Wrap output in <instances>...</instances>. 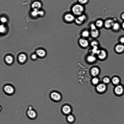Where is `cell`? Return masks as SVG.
I'll use <instances>...</instances> for the list:
<instances>
[{
    "instance_id": "6da1fadb",
    "label": "cell",
    "mask_w": 124,
    "mask_h": 124,
    "mask_svg": "<svg viewBox=\"0 0 124 124\" xmlns=\"http://www.w3.org/2000/svg\"><path fill=\"white\" fill-rule=\"evenodd\" d=\"M16 91L14 85L10 82H6L2 85L1 89V93L3 96L10 97L14 95Z\"/></svg>"
},
{
    "instance_id": "7a4b0ae2",
    "label": "cell",
    "mask_w": 124,
    "mask_h": 124,
    "mask_svg": "<svg viewBox=\"0 0 124 124\" xmlns=\"http://www.w3.org/2000/svg\"><path fill=\"white\" fill-rule=\"evenodd\" d=\"M26 115L27 118L31 120H34L38 117V113L33 106L29 105L27 107L25 111Z\"/></svg>"
},
{
    "instance_id": "3957f363",
    "label": "cell",
    "mask_w": 124,
    "mask_h": 124,
    "mask_svg": "<svg viewBox=\"0 0 124 124\" xmlns=\"http://www.w3.org/2000/svg\"><path fill=\"white\" fill-rule=\"evenodd\" d=\"M84 10V7L81 5L77 4L72 7V11L75 15L80 16L82 14Z\"/></svg>"
},
{
    "instance_id": "277c9868",
    "label": "cell",
    "mask_w": 124,
    "mask_h": 124,
    "mask_svg": "<svg viewBox=\"0 0 124 124\" xmlns=\"http://www.w3.org/2000/svg\"><path fill=\"white\" fill-rule=\"evenodd\" d=\"M49 96L53 100L57 101L60 100L61 96L60 95L56 92H52L49 94Z\"/></svg>"
},
{
    "instance_id": "5b68a950",
    "label": "cell",
    "mask_w": 124,
    "mask_h": 124,
    "mask_svg": "<svg viewBox=\"0 0 124 124\" xmlns=\"http://www.w3.org/2000/svg\"><path fill=\"white\" fill-rule=\"evenodd\" d=\"M114 91L115 93L117 95H120L123 93V88L121 85H117L115 88Z\"/></svg>"
},
{
    "instance_id": "8992f818",
    "label": "cell",
    "mask_w": 124,
    "mask_h": 124,
    "mask_svg": "<svg viewBox=\"0 0 124 124\" xmlns=\"http://www.w3.org/2000/svg\"><path fill=\"white\" fill-rule=\"evenodd\" d=\"M96 54L99 58L102 59H104L106 55V52L103 50H98Z\"/></svg>"
},
{
    "instance_id": "52a82bcc",
    "label": "cell",
    "mask_w": 124,
    "mask_h": 124,
    "mask_svg": "<svg viewBox=\"0 0 124 124\" xmlns=\"http://www.w3.org/2000/svg\"><path fill=\"white\" fill-rule=\"evenodd\" d=\"M86 18V16L84 15H80L79 16L75 19V21L76 23L78 24H82Z\"/></svg>"
},
{
    "instance_id": "ba28073f",
    "label": "cell",
    "mask_w": 124,
    "mask_h": 124,
    "mask_svg": "<svg viewBox=\"0 0 124 124\" xmlns=\"http://www.w3.org/2000/svg\"><path fill=\"white\" fill-rule=\"evenodd\" d=\"M106 88V86L105 84H99L96 87V90L99 92H104Z\"/></svg>"
},
{
    "instance_id": "9c48e42d",
    "label": "cell",
    "mask_w": 124,
    "mask_h": 124,
    "mask_svg": "<svg viewBox=\"0 0 124 124\" xmlns=\"http://www.w3.org/2000/svg\"><path fill=\"white\" fill-rule=\"evenodd\" d=\"M79 42L80 45L83 47H86L89 45L88 41L84 38H82L80 39Z\"/></svg>"
},
{
    "instance_id": "30bf717a",
    "label": "cell",
    "mask_w": 124,
    "mask_h": 124,
    "mask_svg": "<svg viewBox=\"0 0 124 124\" xmlns=\"http://www.w3.org/2000/svg\"><path fill=\"white\" fill-rule=\"evenodd\" d=\"M64 18L68 22H71L75 19L74 16L71 14H67L65 16Z\"/></svg>"
},
{
    "instance_id": "8fae6325",
    "label": "cell",
    "mask_w": 124,
    "mask_h": 124,
    "mask_svg": "<svg viewBox=\"0 0 124 124\" xmlns=\"http://www.w3.org/2000/svg\"><path fill=\"white\" fill-rule=\"evenodd\" d=\"M99 72L98 69L96 67L92 68L91 70V73L92 75L93 76H97Z\"/></svg>"
},
{
    "instance_id": "7c38bea8",
    "label": "cell",
    "mask_w": 124,
    "mask_h": 124,
    "mask_svg": "<svg viewBox=\"0 0 124 124\" xmlns=\"http://www.w3.org/2000/svg\"><path fill=\"white\" fill-rule=\"evenodd\" d=\"M114 23L112 20L110 19L106 20L105 22V27L107 28H109L113 26Z\"/></svg>"
},
{
    "instance_id": "4fadbf2b",
    "label": "cell",
    "mask_w": 124,
    "mask_h": 124,
    "mask_svg": "<svg viewBox=\"0 0 124 124\" xmlns=\"http://www.w3.org/2000/svg\"><path fill=\"white\" fill-rule=\"evenodd\" d=\"M116 51L119 53L122 52L124 49V46L122 44H118L115 48Z\"/></svg>"
},
{
    "instance_id": "5bb4252c",
    "label": "cell",
    "mask_w": 124,
    "mask_h": 124,
    "mask_svg": "<svg viewBox=\"0 0 124 124\" xmlns=\"http://www.w3.org/2000/svg\"><path fill=\"white\" fill-rule=\"evenodd\" d=\"M62 110L63 112L66 114H69L71 111V109L70 107L67 105L64 106Z\"/></svg>"
},
{
    "instance_id": "9a60e30c",
    "label": "cell",
    "mask_w": 124,
    "mask_h": 124,
    "mask_svg": "<svg viewBox=\"0 0 124 124\" xmlns=\"http://www.w3.org/2000/svg\"><path fill=\"white\" fill-rule=\"evenodd\" d=\"M91 34L93 38H97L98 36L99 31L96 29L94 30H92L91 31Z\"/></svg>"
},
{
    "instance_id": "2e32d148",
    "label": "cell",
    "mask_w": 124,
    "mask_h": 124,
    "mask_svg": "<svg viewBox=\"0 0 124 124\" xmlns=\"http://www.w3.org/2000/svg\"><path fill=\"white\" fill-rule=\"evenodd\" d=\"M87 61L90 63L94 62L96 60L95 57L93 55L89 56L86 58Z\"/></svg>"
},
{
    "instance_id": "e0dca14e",
    "label": "cell",
    "mask_w": 124,
    "mask_h": 124,
    "mask_svg": "<svg viewBox=\"0 0 124 124\" xmlns=\"http://www.w3.org/2000/svg\"><path fill=\"white\" fill-rule=\"evenodd\" d=\"M19 59L21 62H23L26 60V57L25 55L23 54L20 55L19 57Z\"/></svg>"
},
{
    "instance_id": "ac0fdd59",
    "label": "cell",
    "mask_w": 124,
    "mask_h": 124,
    "mask_svg": "<svg viewBox=\"0 0 124 124\" xmlns=\"http://www.w3.org/2000/svg\"><path fill=\"white\" fill-rule=\"evenodd\" d=\"M38 56L43 57L44 56L45 54V52L42 49H39L36 52Z\"/></svg>"
},
{
    "instance_id": "d6986e66",
    "label": "cell",
    "mask_w": 124,
    "mask_h": 124,
    "mask_svg": "<svg viewBox=\"0 0 124 124\" xmlns=\"http://www.w3.org/2000/svg\"><path fill=\"white\" fill-rule=\"evenodd\" d=\"M112 82L114 85H118L120 82V80L119 79L116 77L113 78L112 79Z\"/></svg>"
},
{
    "instance_id": "ffe728a7",
    "label": "cell",
    "mask_w": 124,
    "mask_h": 124,
    "mask_svg": "<svg viewBox=\"0 0 124 124\" xmlns=\"http://www.w3.org/2000/svg\"><path fill=\"white\" fill-rule=\"evenodd\" d=\"M5 60L7 63L10 64L12 62L13 59L11 56H8L6 57L5 58Z\"/></svg>"
},
{
    "instance_id": "44dd1931",
    "label": "cell",
    "mask_w": 124,
    "mask_h": 124,
    "mask_svg": "<svg viewBox=\"0 0 124 124\" xmlns=\"http://www.w3.org/2000/svg\"><path fill=\"white\" fill-rule=\"evenodd\" d=\"M103 24V21L100 20H97L96 22L95 25L96 26L98 27H101Z\"/></svg>"
},
{
    "instance_id": "7402d4cb",
    "label": "cell",
    "mask_w": 124,
    "mask_h": 124,
    "mask_svg": "<svg viewBox=\"0 0 124 124\" xmlns=\"http://www.w3.org/2000/svg\"><path fill=\"white\" fill-rule=\"evenodd\" d=\"M90 33L87 31H83L82 34V36L84 38H88L89 35Z\"/></svg>"
},
{
    "instance_id": "603a6c76",
    "label": "cell",
    "mask_w": 124,
    "mask_h": 124,
    "mask_svg": "<svg viewBox=\"0 0 124 124\" xmlns=\"http://www.w3.org/2000/svg\"><path fill=\"white\" fill-rule=\"evenodd\" d=\"M113 26V29L115 30H118L119 28V24L117 23H114Z\"/></svg>"
},
{
    "instance_id": "cb8c5ba5",
    "label": "cell",
    "mask_w": 124,
    "mask_h": 124,
    "mask_svg": "<svg viewBox=\"0 0 124 124\" xmlns=\"http://www.w3.org/2000/svg\"><path fill=\"white\" fill-rule=\"evenodd\" d=\"M98 50V47L97 46L93 47V48L92 50V53L93 54H96Z\"/></svg>"
},
{
    "instance_id": "d4e9b609",
    "label": "cell",
    "mask_w": 124,
    "mask_h": 124,
    "mask_svg": "<svg viewBox=\"0 0 124 124\" xmlns=\"http://www.w3.org/2000/svg\"><path fill=\"white\" fill-rule=\"evenodd\" d=\"M67 119L69 122H72L73 121L74 118L72 115H69L67 117Z\"/></svg>"
},
{
    "instance_id": "484cf974",
    "label": "cell",
    "mask_w": 124,
    "mask_h": 124,
    "mask_svg": "<svg viewBox=\"0 0 124 124\" xmlns=\"http://www.w3.org/2000/svg\"><path fill=\"white\" fill-rule=\"evenodd\" d=\"M103 81L105 84H107L110 82V80L108 78L105 77L103 79Z\"/></svg>"
},
{
    "instance_id": "4316f807",
    "label": "cell",
    "mask_w": 124,
    "mask_h": 124,
    "mask_svg": "<svg viewBox=\"0 0 124 124\" xmlns=\"http://www.w3.org/2000/svg\"><path fill=\"white\" fill-rule=\"evenodd\" d=\"M99 81L98 79L96 78H93L92 80V82L94 84H97L98 83Z\"/></svg>"
},
{
    "instance_id": "83f0119b",
    "label": "cell",
    "mask_w": 124,
    "mask_h": 124,
    "mask_svg": "<svg viewBox=\"0 0 124 124\" xmlns=\"http://www.w3.org/2000/svg\"><path fill=\"white\" fill-rule=\"evenodd\" d=\"M78 1L81 5L87 3L88 0H78Z\"/></svg>"
},
{
    "instance_id": "f1b7e54d",
    "label": "cell",
    "mask_w": 124,
    "mask_h": 124,
    "mask_svg": "<svg viewBox=\"0 0 124 124\" xmlns=\"http://www.w3.org/2000/svg\"><path fill=\"white\" fill-rule=\"evenodd\" d=\"M90 27L91 30L96 29V26L94 24H91Z\"/></svg>"
},
{
    "instance_id": "f546056e",
    "label": "cell",
    "mask_w": 124,
    "mask_h": 124,
    "mask_svg": "<svg viewBox=\"0 0 124 124\" xmlns=\"http://www.w3.org/2000/svg\"><path fill=\"white\" fill-rule=\"evenodd\" d=\"M98 44V43L95 41H92L91 43V45L93 47L97 46Z\"/></svg>"
},
{
    "instance_id": "4dcf8cb0",
    "label": "cell",
    "mask_w": 124,
    "mask_h": 124,
    "mask_svg": "<svg viewBox=\"0 0 124 124\" xmlns=\"http://www.w3.org/2000/svg\"><path fill=\"white\" fill-rule=\"evenodd\" d=\"M5 30V28L3 26H1L0 27V32L1 33H3L4 32Z\"/></svg>"
},
{
    "instance_id": "1f68e13d",
    "label": "cell",
    "mask_w": 124,
    "mask_h": 124,
    "mask_svg": "<svg viewBox=\"0 0 124 124\" xmlns=\"http://www.w3.org/2000/svg\"><path fill=\"white\" fill-rule=\"evenodd\" d=\"M120 42L122 43H124V38L123 37L121 38L120 40Z\"/></svg>"
},
{
    "instance_id": "d6a6232c",
    "label": "cell",
    "mask_w": 124,
    "mask_h": 124,
    "mask_svg": "<svg viewBox=\"0 0 124 124\" xmlns=\"http://www.w3.org/2000/svg\"><path fill=\"white\" fill-rule=\"evenodd\" d=\"M37 55H36L34 54L32 56V57L33 59H35L37 58Z\"/></svg>"
},
{
    "instance_id": "836d02e7",
    "label": "cell",
    "mask_w": 124,
    "mask_h": 124,
    "mask_svg": "<svg viewBox=\"0 0 124 124\" xmlns=\"http://www.w3.org/2000/svg\"><path fill=\"white\" fill-rule=\"evenodd\" d=\"M121 17L123 19H124V14H123L122 15Z\"/></svg>"
},
{
    "instance_id": "e575fe53",
    "label": "cell",
    "mask_w": 124,
    "mask_h": 124,
    "mask_svg": "<svg viewBox=\"0 0 124 124\" xmlns=\"http://www.w3.org/2000/svg\"><path fill=\"white\" fill-rule=\"evenodd\" d=\"M122 26L123 28L124 29V22L122 24Z\"/></svg>"
}]
</instances>
